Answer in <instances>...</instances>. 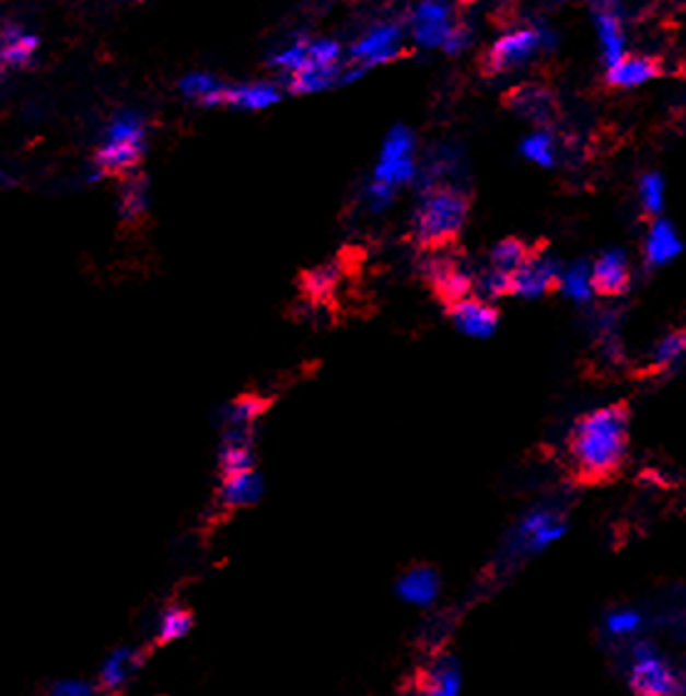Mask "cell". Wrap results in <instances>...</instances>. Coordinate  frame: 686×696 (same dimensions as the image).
Segmentation results:
<instances>
[{"mask_svg": "<svg viewBox=\"0 0 686 696\" xmlns=\"http://www.w3.org/2000/svg\"><path fill=\"white\" fill-rule=\"evenodd\" d=\"M629 411L623 404L600 407L578 419L570 434V459L580 478L603 482L613 476L627 456Z\"/></svg>", "mask_w": 686, "mask_h": 696, "instance_id": "1", "label": "cell"}, {"mask_svg": "<svg viewBox=\"0 0 686 696\" xmlns=\"http://www.w3.org/2000/svg\"><path fill=\"white\" fill-rule=\"evenodd\" d=\"M468 219V196L451 184L421 192L415 216V236L425 248H446L462 233Z\"/></svg>", "mask_w": 686, "mask_h": 696, "instance_id": "2", "label": "cell"}, {"mask_svg": "<svg viewBox=\"0 0 686 696\" xmlns=\"http://www.w3.org/2000/svg\"><path fill=\"white\" fill-rule=\"evenodd\" d=\"M147 127L137 112H119L105 129L95 154L100 176H125L137 169L147 152Z\"/></svg>", "mask_w": 686, "mask_h": 696, "instance_id": "3", "label": "cell"}, {"mask_svg": "<svg viewBox=\"0 0 686 696\" xmlns=\"http://www.w3.org/2000/svg\"><path fill=\"white\" fill-rule=\"evenodd\" d=\"M543 45H548V33L538 31V27H521V31L498 37L481 58V72L488 74V78H493V74H503L521 68V65L528 62Z\"/></svg>", "mask_w": 686, "mask_h": 696, "instance_id": "4", "label": "cell"}, {"mask_svg": "<svg viewBox=\"0 0 686 696\" xmlns=\"http://www.w3.org/2000/svg\"><path fill=\"white\" fill-rule=\"evenodd\" d=\"M566 519L556 508H533L523 519L515 523L511 533L509 550L511 555H535L543 553L548 545L562 538L566 533Z\"/></svg>", "mask_w": 686, "mask_h": 696, "instance_id": "5", "label": "cell"}, {"mask_svg": "<svg viewBox=\"0 0 686 696\" xmlns=\"http://www.w3.org/2000/svg\"><path fill=\"white\" fill-rule=\"evenodd\" d=\"M419 174L415 156V135L407 127H394L384 139L380 162L374 166V178L394 189L415 182Z\"/></svg>", "mask_w": 686, "mask_h": 696, "instance_id": "6", "label": "cell"}, {"mask_svg": "<svg viewBox=\"0 0 686 696\" xmlns=\"http://www.w3.org/2000/svg\"><path fill=\"white\" fill-rule=\"evenodd\" d=\"M635 666L629 674L632 689L642 696H672L682 694V680L660 654L654 652L650 642H639L635 647Z\"/></svg>", "mask_w": 686, "mask_h": 696, "instance_id": "7", "label": "cell"}, {"mask_svg": "<svg viewBox=\"0 0 686 696\" xmlns=\"http://www.w3.org/2000/svg\"><path fill=\"white\" fill-rule=\"evenodd\" d=\"M503 105L538 127H548L558 117V100L553 90L540 82L515 84L503 95Z\"/></svg>", "mask_w": 686, "mask_h": 696, "instance_id": "8", "label": "cell"}, {"mask_svg": "<svg viewBox=\"0 0 686 696\" xmlns=\"http://www.w3.org/2000/svg\"><path fill=\"white\" fill-rule=\"evenodd\" d=\"M562 268L560 263L548 256V253H535L523 263V266L511 276V293L519 298H540L550 293L553 288H560Z\"/></svg>", "mask_w": 686, "mask_h": 696, "instance_id": "9", "label": "cell"}, {"mask_svg": "<svg viewBox=\"0 0 686 696\" xmlns=\"http://www.w3.org/2000/svg\"><path fill=\"white\" fill-rule=\"evenodd\" d=\"M425 276L431 286H434L437 295L444 300V303H458L472 295L474 290V278L458 266L456 258L444 256V253H437L425 263Z\"/></svg>", "mask_w": 686, "mask_h": 696, "instance_id": "10", "label": "cell"}, {"mask_svg": "<svg viewBox=\"0 0 686 696\" xmlns=\"http://www.w3.org/2000/svg\"><path fill=\"white\" fill-rule=\"evenodd\" d=\"M451 323L462 335L472 340H486L498 330V310L491 305V300L468 295L458 303L449 305Z\"/></svg>", "mask_w": 686, "mask_h": 696, "instance_id": "11", "label": "cell"}, {"mask_svg": "<svg viewBox=\"0 0 686 696\" xmlns=\"http://www.w3.org/2000/svg\"><path fill=\"white\" fill-rule=\"evenodd\" d=\"M402 31L399 25H377L372 33L354 43L350 53V62L360 70L374 68V65L397 60L402 55Z\"/></svg>", "mask_w": 686, "mask_h": 696, "instance_id": "12", "label": "cell"}, {"mask_svg": "<svg viewBox=\"0 0 686 696\" xmlns=\"http://www.w3.org/2000/svg\"><path fill=\"white\" fill-rule=\"evenodd\" d=\"M456 23L451 21V11L441 0H421L411 13V33H415L417 43L425 48H444L451 27Z\"/></svg>", "mask_w": 686, "mask_h": 696, "instance_id": "13", "label": "cell"}, {"mask_svg": "<svg viewBox=\"0 0 686 696\" xmlns=\"http://www.w3.org/2000/svg\"><path fill=\"white\" fill-rule=\"evenodd\" d=\"M592 286L595 293L615 298L625 295L629 288V263L623 251H607L592 266Z\"/></svg>", "mask_w": 686, "mask_h": 696, "instance_id": "14", "label": "cell"}, {"mask_svg": "<svg viewBox=\"0 0 686 696\" xmlns=\"http://www.w3.org/2000/svg\"><path fill=\"white\" fill-rule=\"evenodd\" d=\"M144 654L137 647H119L112 652L100 670V686L107 692H119L135 680V674L142 670Z\"/></svg>", "mask_w": 686, "mask_h": 696, "instance_id": "15", "label": "cell"}, {"mask_svg": "<svg viewBox=\"0 0 686 696\" xmlns=\"http://www.w3.org/2000/svg\"><path fill=\"white\" fill-rule=\"evenodd\" d=\"M439 592H441V580L434 568H427V566L411 568L397 580V595L407 602V605L429 607L431 602L439 598Z\"/></svg>", "mask_w": 686, "mask_h": 696, "instance_id": "16", "label": "cell"}, {"mask_svg": "<svg viewBox=\"0 0 686 696\" xmlns=\"http://www.w3.org/2000/svg\"><path fill=\"white\" fill-rule=\"evenodd\" d=\"M662 72V60L650 58V55H632V58H623L609 68L607 84L609 88H637V84L660 78Z\"/></svg>", "mask_w": 686, "mask_h": 696, "instance_id": "17", "label": "cell"}, {"mask_svg": "<svg viewBox=\"0 0 686 696\" xmlns=\"http://www.w3.org/2000/svg\"><path fill=\"white\" fill-rule=\"evenodd\" d=\"M219 496H221V503L229 508H246V506L258 503V498L263 496V482L256 474V468L221 474Z\"/></svg>", "mask_w": 686, "mask_h": 696, "instance_id": "18", "label": "cell"}, {"mask_svg": "<svg viewBox=\"0 0 686 696\" xmlns=\"http://www.w3.org/2000/svg\"><path fill=\"white\" fill-rule=\"evenodd\" d=\"M421 692L431 696H454L462 692V666L454 657H439L421 674Z\"/></svg>", "mask_w": 686, "mask_h": 696, "instance_id": "19", "label": "cell"}, {"mask_svg": "<svg viewBox=\"0 0 686 696\" xmlns=\"http://www.w3.org/2000/svg\"><path fill=\"white\" fill-rule=\"evenodd\" d=\"M37 53V37L25 33L23 25L8 21L3 25V68L23 70L33 62Z\"/></svg>", "mask_w": 686, "mask_h": 696, "instance_id": "20", "label": "cell"}, {"mask_svg": "<svg viewBox=\"0 0 686 696\" xmlns=\"http://www.w3.org/2000/svg\"><path fill=\"white\" fill-rule=\"evenodd\" d=\"M280 100V92L270 82H251V84H229L223 95L225 107L239 109H266L276 105Z\"/></svg>", "mask_w": 686, "mask_h": 696, "instance_id": "21", "label": "cell"}, {"mask_svg": "<svg viewBox=\"0 0 686 696\" xmlns=\"http://www.w3.org/2000/svg\"><path fill=\"white\" fill-rule=\"evenodd\" d=\"M682 248L684 246L679 236H676L674 225L670 221H656L650 229V236H647V243H644V258L652 268H660L679 256Z\"/></svg>", "mask_w": 686, "mask_h": 696, "instance_id": "22", "label": "cell"}, {"mask_svg": "<svg viewBox=\"0 0 686 696\" xmlns=\"http://www.w3.org/2000/svg\"><path fill=\"white\" fill-rule=\"evenodd\" d=\"M225 88H229V84H223L219 78H213V74H206V72L186 74L182 84H178L182 95L194 100V102H199L201 107L223 105Z\"/></svg>", "mask_w": 686, "mask_h": 696, "instance_id": "23", "label": "cell"}, {"mask_svg": "<svg viewBox=\"0 0 686 696\" xmlns=\"http://www.w3.org/2000/svg\"><path fill=\"white\" fill-rule=\"evenodd\" d=\"M149 209V184L144 176L131 174L119 186V213L125 221H139Z\"/></svg>", "mask_w": 686, "mask_h": 696, "instance_id": "24", "label": "cell"}, {"mask_svg": "<svg viewBox=\"0 0 686 696\" xmlns=\"http://www.w3.org/2000/svg\"><path fill=\"white\" fill-rule=\"evenodd\" d=\"M263 414V402L258 397H239L229 404L223 411V431H236V434H253V427L258 425Z\"/></svg>", "mask_w": 686, "mask_h": 696, "instance_id": "25", "label": "cell"}, {"mask_svg": "<svg viewBox=\"0 0 686 696\" xmlns=\"http://www.w3.org/2000/svg\"><path fill=\"white\" fill-rule=\"evenodd\" d=\"M335 82H345L340 68H305L298 72H288V90L295 92V95L327 90Z\"/></svg>", "mask_w": 686, "mask_h": 696, "instance_id": "26", "label": "cell"}, {"mask_svg": "<svg viewBox=\"0 0 686 696\" xmlns=\"http://www.w3.org/2000/svg\"><path fill=\"white\" fill-rule=\"evenodd\" d=\"M194 617L182 605H168L156 619V645H168L176 639H184L191 633Z\"/></svg>", "mask_w": 686, "mask_h": 696, "instance_id": "27", "label": "cell"}, {"mask_svg": "<svg viewBox=\"0 0 686 696\" xmlns=\"http://www.w3.org/2000/svg\"><path fill=\"white\" fill-rule=\"evenodd\" d=\"M531 256H533V251L525 246L521 239H503L491 248L488 266L505 272V276H513V272L519 270Z\"/></svg>", "mask_w": 686, "mask_h": 696, "instance_id": "28", "label": "cell"}, {"mask_svg": "<svg viewBox=\"0 0 686 696\" xmlns=\"http://www.w3.org/2000/svg\"><path fill=\"white\" fill-rule=\"evenodd\" d=\"M595 21H597L600 40H603V48H605V62L613 68V65L623 60V50H625L623 23H619V18L613 11H600Z\"/></svg>", "mask_w": 686, "mask_h": 696, "instance_id": "29", "label": "cell"}, {"mask_svg": "<svg viewBox=\"0 0 686 696\" xmlns=\"http://www.w3.org/2000/svg\"><path fill=\"white\" fill-rule=\"evenodd\" d=\"M560 290L572 300V303H588L592 293H595V286H592V268L588 263H572L570 268L562 270Z\"/></svg>", "mask_w": 686, "mask_h": 696, "instance_id": "30", "label": "cell"}, {"mask_svg": "<svg viewBox=\"0 0 686 696\" xmlns=\"http://www.w3.org/2000/svg\"><path fill=\"white\" fill-rule=\"evenodd\" d=\"M684 357H686V330H674L654 345L652 364L656 367V370H670V367L679 364Z\"/></svg>", "mask_w": 686, "mask_h": 696, "instance_id": "31", "label": "cell"}, {"mask_svg": "<svg viewBox=\"0 0 686 696\" xmlns=\"http://www.w3.org/2000/svg\"><path fill=\"white\" fill-rule=\"evenodd\" d=\"M521 149H523V156H525V159H531L533 164L545 166V169L556 164V159H558L556 139H553L550 131H545V129L533 131V135H531L528 139H525Z\"/></svg>", "mask_w": 686, "mask_h": 696, "instance_id": "32", "label": "cell"}, {"mask_svg": "<svg viewBox=\"0 0 686 696\" xmlns=\"http://www.w3.org/2000/svg\"><path fill=\"white\" fill-rule=\"evenodd\" d=\"M219 461H221V474L246 472V468H253L251 441H223Z\"/></svg>", "mask_w": 686, "mask_h": 696, "instance_id": "33", "label": "cell"}, {"mask_svg": "<svg viewBox=\"0 0 686 696\" xmlns=\"http://www.w3.org/2000/svg\"><path fill=\"white\" fill-rule=\"evenodd\" d=\"M639 201H642L644 213L656 216L664 206V182L660 174H644L639 182Z\"/></svg>", "mask_w": 686, "mask_h": 696, "instance_id": "34", "label": "cell"}, {"mask_svg": "<svg viewBox=\"0 0 686 696\" xmlns=\"http://www.w3.org/2000/svg\"><path fill=\"white\" fill-rule=\"evenodd\" d=\"M605 627L613 637H632L642 627V615L637 610H615L607 615Z\"/></svg>", "mask_w": 686, "mask_h": 696, "instance_id": "35", "label": "cell"}, {"mask_svg": "<svg viewBox=\"0 0 686 696\" xmlns=\"http://www.w3.org/2000/svg\"><path fill=\"white\" fill-rule=\"evenodd\" d=\"M394 194H397V189H394V186L382 184V182H377V178H372L368 189H364V196H368V204H370L372 211L389 209L392 201H394Z\"/></svg>", "mask_w": 686, "mask_h": 696, "instance_id": "36", "label": "cell"}, {"mask_svg": "<svg viewBox=\"0 0 686 696\" xmlns=\"http://www.w3.org/2000/svg\"><path fill=\"white\" fill-rule=\"evenodd\" d=\"M307 280V290L313 295H325L327 290H333V286H335V276H333V270H327V268H317V270H313L310 272V276L305 278Z\"/></svg>", "mask_w": 686, "mask_h": 696, "instance_id": "37", "label": "cell"}, {"mask_svg": "<svg viewBox=\"0 0 686 696\" xmlns=\"http://www.w3.org/2000/svg\"><path fill=\"white\" fill-rule=\"evenodd\" d=\"M53 694H58V696H90V694H95V686H92L90 682H84V680H60V682H55Z\"/></svg>", "mask_w": 686, "mask_h": 696, "instance_id": "38", "label": "cell"}, {"mask_svg": "<svg viewBox=\"0 0 686 696\" xmlns=\"http://www.w3.org/2000/svg\"><path fill=\"white\" fill-rule=\"evenodd\" d=\"M468 43H472V33H468V27L462 25V23H456L454 27H451V33H449V37H446L444 50L451 53V55L462 53Z\"/></svg>", "mask_w": 686, "mask_h": 696, "instance_id": "39", "label": "cell"}, {"mask_svg": "<svg viewBox=\"0 0 686 696\" xmlns=\"http://www.w3.org/2000/svg\"><path fill=\"white\" fill-rule=\"evenodd\" d=\"M592 3H609V0H592Z\"/></svg>", "mask_w": 686, "mask_h": 696, "instance_id": "40", "label": "cell"}, {"mask_svg": "<svg viewBox=\"0 0 686 696\" xmlns=\"http://www.w3.org/2000/svg\"><path fill=\"white\" fill-rule=\"evenodd\" d=\"M131 3H139V0H131Z\"/></svg>", "mask_w": 686, "mask_h": 696, "instance_id": "41", "label": "cell"}]
</instances>
